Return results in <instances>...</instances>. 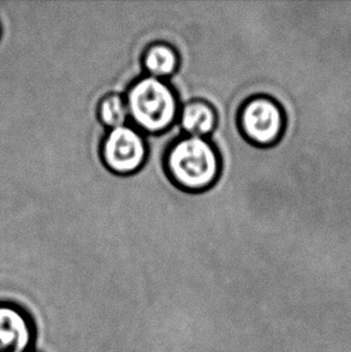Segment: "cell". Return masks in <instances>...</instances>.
Here are the masks:
<instances>
[{
    "label": "cell",
    "mask_w": 351,
    "mask_h": 352,
    "mask_svg": "<svg viewBox=\"0 0 351 352\" xmlns=\"http://www.w3.org/2000/svg\"><path fill=\"white\" fill-rule=\"evenodd\" d=\"M172 181L187 191H204L218 181L220 155L207 138L184 136L172 144L167 155Z\"/></svg>",
    "instance_id": "cell-1"
},
{
    "label": "cell",
    "mask_w": 351,
    "mask_h": 352,
    "mask_svg": "<svg viewBox=\"0 0 351 352\" xmlns=\"http://www.w3.org/2000/svg\"><path fill=\"white\" fill-rule=\"evenodd\" d=\"M127 105L134 122L148 133H162L178 116L175 91L167 82L156 77L136 82L129 91Z\"/></svg>",
    "instance_id": "cell-2"
},
{
    "label": "cell",
    "mask_w": 351,
    "mask_h": 352,
    "mask_svg": "<svg viewBox=\"0 0 351 352\" xmlns=\"http://www.w3.org/2000/svg\"><path fill=\"white\" fill-rule=\"evenodd\" d=\"M285 113L281 106L270 96H253L240 109L238 125L249 142L260 147L273 146L285 129Z\"/></svg>",
    "instance_id": "cell-3"
},
{
    "label": "cell",
    "mask_w": 351,
    "mask_h": 352,
    "mask_svg": "<svg viewBox=\"0 0 351 352\" xmlns=\"http://www.w3.org/2000/svg\"><path fill=\"white\" fill-rule=\"evenodd\" d=\"M106 166L119 175L138 171L146 159V144L135 129L123 125L111 129L103 144Z\"/></svg>",
    "instance_id": "cell-4"
},
{
    "label": "cell",
    "mask_w": 351,
    "mask_h": 352,
    "mask_svg": "<svg viewBox=\"0 0 351 352\" xmlns=\"http://www.w3.org/2000/svg\"><path fill=\"white\" fill-rule=\"evenodd\" d=\"M33 342L28 314L17 305L0 303V352H29Z\"/></svg>",
    "instance_id": "cell-5"
},
{
    "label": "cell",
    "mask_w": 351,
    "mask_h": 352,
    "mask_svg": "<svg viewBox=\"0 0 351 352\" xmlns=\"http://www.w3.org/2000/svg\"><path fill=\"white\" fill-rule=\"evenodd\" d=\"M180 122L187 136L207 138L217 126L218 116L213 106L207 101L193 100L183 106Z\"/></svg>",
    "instance_id": "cell-6"
},
{
    "label": "cell",
    "mask_w": 351,
    "mask_h": 352,
    "mask_svg": "<svg viewBox=\"0 0 351 352\" xmlns=\"http://www.w3.org/2000/svg\"><path fill=\"white\" fill-rule=\"evenodd\" d=\"M180 64V58L176 50L167 43H157L148 48L145 56V65L149 76L156 78H165L171 76L177 70Z\"/></svg>",
    "instance_id": "cell-7"
},
{
    "label": "cell",
    "mask_w": 351,
    "mask_h": 352,
    "mask_svg": "<svg viewBox=\"0 0 351 352\" xmlns=\"http://www.w3.org/2000/svg\"><path fill=\"white\" fill-rule=\"evenodd\" d=\"M128 115L127 100L119 96H106L100 104V119L109 128L116 129L125 125Z\"/></svg>",
    "instance_id": "cell-8"
}]
</instances>
